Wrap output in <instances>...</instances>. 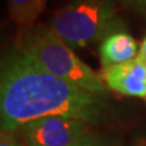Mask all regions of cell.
Returning a JSON list of instances; mask_svg holds the SVG:
<instances>
[{
  "label": "cell",
  "instance_id": "1",
  "mask_svg": "<svg viewBox=\"0 0 146 146\" xmlns=\"http://www.w3.org/2000/svg\"><path fill=\"white\" fill-rule=\"evenodd\" d=\"M96 95L58 79L13 45L0 50V129L15 133L48 116H67L94 124L105 102Z\"/></svg>",
  "mask_w": 146,
  "mask_h": 146
},
{
  "label": "cell",
  "instance_id": "2",
  "mask_svg": "<svg viewBox=\"0 0 146 146\" xmlns=\"http://www.w3.org/2000/svg\"><path fill=\"white\" fill-rule=\"evenodd\" d=\"M16 45L33 61L49 72L74 86L89 93L104 95L107 86L101 74L77 56L74 50L45 25L21 29Z\"/></svg>",
  "mask_w": 146,
  "mask_h": 146
},
{
  "label": "cell",
  "instance_id": "3",
  "mask_svg": "<svg viewBox=\"0 0 146 146\" xmlns=\"http://www.w3.org/2000/svg\"><path fill=\"white\" fill-rule=\"evenodd\" d=\"M118 25L113 0H71L52 12L48 27L74 50L101 42Z\"/></svg>",
  "mask_w": 146,
  "mask_h": 146
},
{
  "label": "cell",
  "instance_id": "4",
  "mask_svg": "<svg viewBox=\"0 0 146 146\" xmlns=\"http://www.w3.org/2000/svg\"><path fill=\"white\" fill-rule=\"evenodd\" d=\"M26 146H71L89 131L84 121L67 116H48L22 127Z\"/></svg>",
  "mask_w": 146,
  "mask_h": 146
},
{
  "label": "cell",
  "instance_id": "5",
  "mask_svg": "<svg viewBox=\"0 0 146 146\" xmlns=\"http://www.w3.org/2000/svg\"><path fill=\"white\" fill-rule=\"evenodd\" d=\"M101 78L108 89L131 98H146V63L139 57L104 68Z\"/></svg>",
  "mask_w": 146,
  "mask_h": 146
},
{
  "label": "cell",
  "instance_id": "6",
  "mask_svg": "<svg viewBox=\"0 0 146 146\" xmlns=\"http://www.w3.org/2000/svg\"><path fill=\"white\" fill-rule=\"evenodd\" d=\"M138 54L139 46L135 39L122 29L106 35L99 46L100 60L104 68L131 61L138 57Z\"/></svg>",
  "mask_w": 146,
  "mask_h": 146
},
{
  "label": "cell",
  "instance_id": "7",
  "mask_svg": "<svg viewBox=\"0 0 146 146\" xmlns=\"http://www.w3.org/2000/svg\"><path fill=\"white\" fill-rule=\"evenodd\" d=\"M48 0H6V9L10 20L21 29L33 27L42 15Z\"/></svg>",
  "mask_w": 146,
  "mask_h": 146
},
{
  "label": "cell",
  "instance_id": "8",
  "mask_svg": "<svg viewBox=\"0 0 146 146\" xmlns=\"http://www.w3.org/2000/svg\"><path fill=\"white\" fill-rule=\"evenodd\" d=\"M71 146H107L102 140H100L95 134L91 131H88L85 135H83L80 139H78Z\"/></svg>",
  "mask_w": 146,
  "mask_h": 146
},
{
  "label": "cell",
  "instance_id": "9",
  "mask_svg": "<svg viewBox=\"0 0 146 146\" xmlns=\"http://www.w3.org/2000/svg\"><path fill=\"white\" fill-rule=\"evenodd\" d=\"M0 146H26L20 143L15 135L10 131H5L0 129Z\"/></svg>",
  "mask_w": 146,
  "mask_h": 146
},
{
  "label": "cell",
  "instance_id": "10",
  "mask_svg": "<svg viewBox=\"0 0 146 146\" xmlns=\"http://www.w3.org/2000/svg\"><path fill=\"white\" fill-rule=\"evenodd\" d=\"M138 57H139L143 62L146 63V35H145V38H144V40H143V43H141L140 46H139Z\"/></svg>",
  "mask_w": 146,
  "mask_h": 146
},
{
  "label": "cell",
  "instance_id": "11",
  "mask_svg": "<svg viewBox=\"0 0 146 146\" xmlns=\"http://www.w3.org/2000/svg\"><path fill=\"white\" fill-rule=\"evenodd\" d=\"M124 3H128L130 5H134V6H138L143 10H146V0H122Z\"/></svg>",
  "mask_w": 146,
  "mask_h": 146
},
{
  "label": "cell",
  "instance_id": "12",
  "mask_svg": "<svg viewBox=\"0 0 146 146\" xmlns=\"http://www.w3.org/2000/svg\"><path fill=\"white\" fill-rule=\"evenodd\" d=\"M145 99H146V98H145Z\"/></svg>",
  "mask_w": 146,
  "mask_h": 146
}]
</instances>
